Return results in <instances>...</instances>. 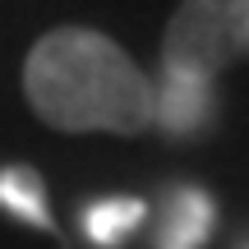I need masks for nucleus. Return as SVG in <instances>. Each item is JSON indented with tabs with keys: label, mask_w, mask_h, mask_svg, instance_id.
Segmentation results:
<instances>
[{
	"label": "nucleus",
	"mask_w": 249,
	"mask_h": 249,
	"mask_svg": "<svg viewBox=\"0 0 249 249\" xmlns=\"http://www.w3.org/2000/svg\"><path fill=\"white\" fill-rule=\"evenodd\" d=\"M23 92L37 120L60 134H134L157 124L152 79L92 28H55L23 60Z\"/></svg>",
	"instance_id": "f257e3e1"
},
{
	"label": "nucleus",
	"mask_w": 249,
	"mask_h": 249,
	"mask_svg": "<svg viewBox=\"0 0 249 249\" xmlns=\"http://www.w3.org/2000/svg\"><path fill=\"white\" fill-rule=\"evenodd\" d=\"M249 55V0H185L161 37V70L213 83Z\"/></svg>",
	"instance_id": "f03ea898"
},
{
	"label": "nucleus",
	"mask_w": 249,
	"mask_h": 249,
	"mask_svg": "<svg viewBox=\"0 0 249 249\" xmlns=\"http://www.w3.org/2000/svg\"><path fill=\"white\" fill-rule=\"evenodd\" d=\"M152 97H157V124L166 134H176V139L198 134L213 120V83L208 79L161 70V79L152 83Z\"/></svg>",
	"instance_id": "7ed1b4c3"
},
{
	"label": "nucleus",
	"mask_w": 249,
	"mask_h": 249,
	"mask_svg": "<svg viewBox=\"0 0 249 249\" xmlns=\"http://www.w3.org/2000/svg\"><path fill=\"white\" fill-rule=\"evenodd\" d=\"M213 235V198L203 189H176L161 213L157 249H203Z\"/></svg>",
	"instance_id": "20e7f679"
},
{
	"label": "nucleus",
	"mask_w": 249,
	"mask_h": 249,
	"mask_svg": "<svg viewBox=\"0 0 249 249\" xmlns=\"http://www.w3.org/2000/svg\"><path fill=\"white\" fill-rule=\"evenodd\" d=\"M0 208H9L14 217L51 231V213H46V189L37 180V171L28 166H5L0 171Z\"/></svg>",
	"instance_id": "39448f33"
},
{
	"label": "nucleus",
	"mask_w": 249,
	"mask_h": 249,
	"mask_svg": "<svg viewBox=\"0 0 249 249\" xmlns=\"http://www.w3.org/2000/svg\"><path fill=\"white\" fill-rule=\"evenodd\" d=\"M143 198H102L83 213V231L97 245H120L124 235H134V226L143 222Z\"/></svg>",
	"instance_id": "423d86ee"
},
{
	"label": "nucleus",
	"mask_w": 249,
	"mask_h": 249,
	"mask_svg": "<svg viewBox=\"0 0 249 249\" xmlns=\"http://www.w3.org/2000/svg\"><path fill=\"white\" fill-rule=\"evenodd\" d=\"M245 249H249V245H245Z\"/></svg>",
	"instance_id": "0eeeda50"
}]
</instances>
